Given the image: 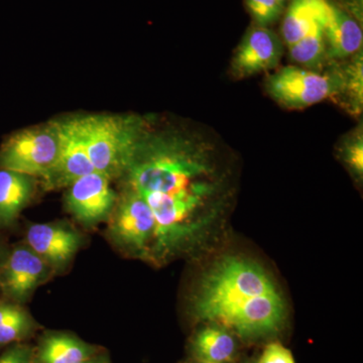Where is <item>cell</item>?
<instances>
[{"label":"cell","instance_id":"cell-1","mask_svg":"<svg viewBox=\"0 0 363 363\" xmlns=\"http://www.w3.org/2000/svg\"><path fill=\"white\" fill-rule=\"evenodd\" d=\"M125 175L140 194L191 192L230 201L228 177L206 136L182 130L145 131Z\"/></svg>","mask_w":363,"mask_h":363},{"label":"cell","instance_id":"cell-2","mask_svg":"<svg viewBox=\"0 0 363 363\" xmlns=\"http://www.w3.org/2000/svg\"><path fill=\"white\" fill-rule=\"evenodd\" d=\"M194 308L199 319L245 339L271 335L286 317L285 302L269 274L238 257L221 259L205 274Z\"/></svg>","mask_w":363,"mask_h":363},{"label":"cell","instance_id":"cell-3","mask_svg":"<svg viewBox=\"0 0 363 363\" xmlns=\"http://www.w3.org/2000/svg\"><path fill=\"white\" fill-rule=\"evenodd\" d=\"M73 119L95 171L111 179L126 173L149 128L138 116L92 114Z\"/></svg>","mask_w":363,"mask_h":363},{"label":"cell","instance_id":"cell-4","mask_svg":"<svg viewBox=\"0 0 363 363\" xmlns=\"http://www.w3.org/2000/svg\"><path fill=\"white\" fill-rule=\"evenodd\" d=\"M61 145L59 121L16 131L0 147V169L43 179L56 164Z\"/></svg>","mask_w":363,"mask_h":363},{"label":"cell","instance_id":"cell-5","mask_svg":"<svg viewBox=\"0 0 363 363\" xmlns=\"http://www.w3.org/2000/svg\"><path fill=\"white\" fill-rule=\"evenodd\" d=\"M342 70L318 73L298 66H286L267 79L272 99L289 109H302L337 97L342 87Z\"/></svg>","mask_w":363,"mask_h":363},{"label":"cell","instance_id":"cell-6","mask_svg":"<svg viewBox=\"0 0 363 363\" xmlns=\"http://www.w3.org/2000/svg\"><path fill=\"white\" fill-rule=\"evenodd\" d=\"M156 221L140 193L128 188L109 217L108 235L116 247L138 257H149Z\"/></svg>","mask_w":363,"mask_h":363},{"label":"cell","instance_id":"cell-7","mask_svg":"<svg viewBox=\"0 0 363 363\" xmlns=\"http://www.w3.org/2000/svg\"><path fill=\"white\" fill-rule=\"evenodd\" d=\"M65 202L67 210L76 220L92 227L109 219L117 198L111 178L94 171L69 186Z\"/></svg>","mask_w":363,"mask_h":363},{"label":"cell","instance_id":"cell-8","mask_svg":"<svg viewBox=\"0 0 363 363\" xmlns=\"http://www.w3.org/2000/svg\"><path fill=\"white\" fill-rule=\"evenodd\" d=\"M51 267L28 245L9 250L0 269V291L6 300L25 303L47 278Z\"/></svg>","mask_w":363,"mask_h":363},{"label":"cell","instance_id":"cell-9","mask_svg":"<svg viewBox=\"0 0 363 363\" xmlns=\"http://www.w3.org/2000/svg\"><path fill=\"white\" fill-rule=\"evenodd\" d=\"M283 40L269 28L253 25L234 55L231 68L238 78L274 70L284 55Z\"/></svg>","mask_w":363,"mask_h":363},{"label":"cell","instance_id":"cell-10","mask_svg":"<svg viewBox=\"0 0 363 363\" xmlns=\"http://www.w3.org/2000/svg\"><path fill=\"white\" fill-rule=\"evenodd\" d=\"M62 145L58 160L42 179L45 190L68 188L81 177L95 171L73 118L59 121Z\"/></svg>","mask_w":363,"mask_h":363},{"label":"cell","instance_id":"cell-11","mask_svg":"<svg viewBox=\"0 0 363 363\" xmlns=\"http://www.w3.org/2000/svg\"><path fill=\"white\" fill-rule=\"evenodd\" d=\"M82 245L77 231L66 224L35 223L26 233V245L51 269L65 267Z\"/></svg>","mask_w":363,"mask_h":363},{"label":"cell","instance_id":"cell-12","mask_svg":"<svg viewBox=\"0 0 363 363\" xmlns=\"http://www.w3.org/2000/svg\"><path fill=\"white\" fill-rule=\"evenodd\" d=\"M324 35L328 58H350L362 50V28L357 18L330 0L325 16Z\"/></svg>","mask_w":363,"mask_h":363},{"label":"cell","instance_id":"cell-13","mask_svg":"<svg viewBox=\"0 0 363 363\" xmlns=\"http://www.w3.org/2000/svg\"><path fill=\"white\" fill-rule=\"evenodd\" d=\"M35 178L0 169V228H9L32 201Z\"/></svg>","mask_w":363,"mask_h":363},{"label":"cell","instance_id":"cell-14","mask_svg":"<svg viewBox=\"0 0 363 363\" xmlns=\"http://www.w3.org/2000/svg\"><path fill=\"white\" fill-rule=\"evenodd\" d=\"M97 353L95 346L72 334L52 332L40 340L33 363H80Z\"/></svg>","mask_w":363,"mask_h":363},{"label":"cell","instance_id":"cell-15","mask_svg":"<svg viewBox=\"0 0 363 363\" xmlns=\"http://www.w3.org/2000/svg\"><path fill=\"white\" fill-rule=\"evenodd\" d=\"M328 0H290L284 11L281 40L290 47L306 35L317 21L324 20Z\"/></svg>","mask_w":363,"mask_h":363},{"label":"cell","instance_id":"cell-16","mask_svg":"<svg viewBox=\"0 0 363 363\" xmlns=\"http://www.w3.org/2000/svg\"><path fill=\"white\" fill-rule=\"evenodd\" d=\"M192 350L201 362H230L235 357V339L225 327L211 323L197 332L192 340Z\"/></svg>","mask_w":363,"mask_h":363},{"label":"cell","instance_id":"cell-17","mask_svg":"<svg viewBox=\"0 0 363 363\" xmlns=\"http://www.w3.org/2000/svg\"><path fill=\"white\" fill-rule=\"evenodd\" d=\"M32 317L18 303L0 300V346L18 343L33 330Z\"/></svg>","mask_w":363,"mask_h":363},{"label":"cell","instance_id":"cell-18","mask_svg":"<svg viewBox=\"0 0 363 363\" xmlns=\"http://www.w3.org/2000/svg\"><path fill=\"white\" fill-rule=\"evenodd\" d=\"M325 20V18H324ZM324 20L317 21L311 30L289 48L291 59L307 69L318 68L327 57Z\"/></svg>","mask_w":363,"mask_h":363},{"label":"cell","instance_id":"cell-19","mask_svg":"<svg viewBox=\"0 0 363 363\" xmlns=\"http://www.w3.org/2000/svg\"><path fill=\"white\" fill-rule=\"evenodd\" d=\"M362 51L353 56L342 70V87L338 96L343 94L351 113L359 114L363 104Z\"/></svg>","mask_w":363,"mask_h":363},{"label":"cell","instance_id":"cell-20","mask_svg":"<svg viewBox=\"0 0 363 363\" xmlns=\"http://www.w3.org/2000/svg\"><path fill=\"white\" fill-rule=\"evenodd\" d=\"M245 4L255 26L262 28L274 25L283 16L286 9L278 0H245Z\"/></svg>","mask_w":363,"mask_h":363},{"label":"cell","instance_id":"cell-21","mask_svg":"<svg viewBox=\"0 0 363 363\" xmlns=\"http://www.w3.org/2000/svg\"><path fill=\"white\" fill-rule=\"evenodd\" d=\"M343 160L355 176L362 178L363 174L362 128H358L347 136L343 143Z\"/></svg>","mask_w":363,"mask_h":363},{"label":"cell","instance_id":"cell-22","mask_svg":"<svg viewBox=\"0 0 363 363\" xmlns=\"http://www.w3.org/2000/svg\"><path fill=\"white\" fill-rule=\"evenodd\" d=\"M33 355L32 346L13 343L0 355V363H33Z\"/></svg>","mask_w":363,"mask_h":363},{"label":"cell","instance_id":"cell-23","mask_svg":"<svg viewBox=\"0 0 363 363\" xmlns=\"http://www.w3.org/2000/svg\"><path fill=\"white\" fill-rule=\"evenodd\" d=\"M257 363H295L292 352L279 342L269 343Z\"/></svg>","mask_w":363,"mask_h":363},{"label":"cell","instance_id":"cell-24","mask_svg":"<svg viewBox=\"0 0 363 363\" xmlns=\"http://www.w3.org/2000/svg\"><path fill=\"white\" fill-rule=\"evenodd\" d=\"M343 2L344 9L348 11V13L355 14V16L358 18V14L362 16V0H341ZM355 18V16H354Z\"/></svg>","mask_w":363,"mask_h":363},{"label":"cell","instance_id":"cell-25","mask_svg":"<svg viewBox=\"0 0 363 363\" xmlns=\"http://www.w3.org/2000/svg\"><path fill=\"white\" fill-rule=\"evenodd\" d=\"M80 363H111L107 355L95 354L92 357L88 358L84 362Z\"/></svg>","mask_w":363,"mask_h":363},{"label":"cell","instance_id":"cell-26","mask_svg":"<svg viewBox=\"0 0 363 363\" xmlns=\"http://www.w3.org/2000/svg\"><path fill=\"white\" fill-rule=\"evenodd\" d=\"M7 253H9V250H6L4 245L0 242V269H1L2 264H4V260H6Z\"/></svg>","mask_w":363,"mask_h":363},{"label":"cell","instance_id":"cell-27","mask_svg":"<svg viewBox=\"0 0 363 363\" xmlns=\"http://www.w3.org/2000/svg\"><path fill=\"white\" fill-rule=\"evenodd\" d=\"M278 1L279 2V4H283V6H286V2L288 1V0H278Z\"/></svg>","mask_w":363,"mask_h":363},{"label":"cell","instance_id":"cell-28","mask_svg":"<svg viewBox=\"0 0 363 363\" xmlns=\"http://www.w3.org/2000/svg\"><path fill=\"white\" fill-rule=\"evenodd\" d=\"M196 363H211V362H201V360H198V362Z\"/></svg>","mask_w":363,"mask_h":363}]
</instances>
